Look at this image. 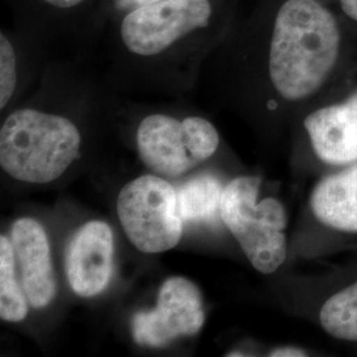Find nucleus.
Here are the masks:
<instances>
[{
	"label": "nucleus",
	"instance_id": "nucleus-1",
	"mask_svg": "<svg viewBox=\"0 0 357 357\" xmlns=\"http://www.w3.org/2000/svg\"><path fill=\"white\" fill-rule=\"evenodd\" d=\"M340 51V29L318 0H287L277 13L268 54L275 90L287 101L314 94L330 76Z\"/></svg>",
	"mask_w": 357,
	"mask_h": 357
},
{
	"label": "nucleus",
	"instance_id": "nucleus-2",
	"mask_svg": "<svg viewBox=\"0 0 357 357\" xmlns=\"http://www.w3.org/2000/svg\"><path fill=\"white\" fill-rule=\"evenodd\" d=\"M79 146V131L68 118L17 110L0 130V166L19 181L51 183L73 163Z\"/></svg>",
	"mask_w": 357,
	"mask_h": 357
},
{
	"label": "nucleus",
	"instance_id": "nucleus-3",
	"mask_svg": "<svg viewBox=\"0 0 357 357\" xmlns=\"http://www.w3.org/2000/svg\"><path fill=\"white\" fill-rule=\"evenodd\" d=\"M261 178L240 176L224 188L220 218L255 270L273 274L287 257V213L280 200L258 202Z\"/></svg>",
	"mask_w": 357,
	"mask_h": 357
},
{
	"label": "nucleus",
	"instance_id": "nucleus-4",
	"mask_svg": "<svg viewBox=\"0 0 357 357\" xmlns=\"http://www.w3.org/2000/svg\"><path fill=\"white\" fill-rule=\"evenodd\" d=\"M116 212L130 243L149 255L174 249L183 234L178 192L163 178L143 175L119 192Z\"/></svg>",
	"mask_w": 357,
	"mask_h": 357
},
{
	"label": "nucleus",
	"instance_id": "nucleus-5",
	"mask_svg": "<svg viewBox=\"0 0 357 357\" xmlns=\"http://www.w3.org/2000/svg\"><path fill=\"white\" fill-rule=\"evenodd\" d=\"M144 166L162 176H180L216 153L220 137L200 116L183 121L163 114L146 116L137 132Z\"/></svg>",
	"mask_w": 357,
	"mask_h": 357
},
{
	"label": "nucleus",
	"instance_id": "nucleus-6",
	"mask_svg": "<svg viewBox=\"0 0 357 357\" xmlns=\"http://www.w3.org/2000/svg\"><path fill=\"white\" fill-rule=\"evenodd\" d=\"M211 15L209 0H158L123 17L121 38L128 51L155 56L192 31L205 28Z\"/></svg>",
	"mask_w": 357,
	"mask_h": 357
},
{
	"label": "nucleus",
	"instance_id": "nucleus-7",
	"mask_svg": "<svg viewBox=\"0 0 357 357\" xmlns=\"http://www.w3.org/2000/svg\"><path fill=\"white\" fill-rule=\"evenodd\" d=\"M204 320L199 289L183 277H171L159 290L156 307L132 317V337L137 344L160 348L180 336L196 335Z\"/></svg>",
	"mask_w": 357,
	"mask_h": 357
},
{
	"label": "nucleus",
	"instance_id": "nucleus-8",
	"mask_svg": "<svg viewBox=\"0 0 357 357\" xmlns=\"http://www.w3.org/2000/svg\"><path fill=\"white\" fill-rule=\"evenodd\" d=\"M114 234L103 221H90L77 230L65 255V273L70 289L91 298L107 287L113 273Z\"/></svg>",
	"mask_w": 357,
	"mask_h": 357
},
{
	"label": "nucleus",
	"instance_id": "nucleus-9",
	"mask_svg": "<svg viewBox=\"0 0 357 357\" xmlns=\"http://www.w3.org/2000/svg\"><path fill=\"white\" fill-rule=\"evenodd\" d=\"M11 243L29 305L38 310L51 305L57 282L47 231L36 220L23 217L13 222Z\"/></svg>",
	"mask_w": 357,
	"mask_h": 357
},
{
	"label": "nucleus",
	"instance_id": "nucleus-10",
	"mask_svg": "<svg viewBox=\"0 0 357 357\" xmlns=\"http://www.w3.org/2000/svg\"><path fill=\"white\" fill-rule=\"evenodd\" d=\"M314 153L327 165L357 162V93L347 101L315 110L305 119Z\"/></svg>",
	"mask_w": 357,
	"mask_h": 357
},
{
	"label": "nucleus",
	"instance_id": "nucleus-11",
	"mask_svg": "<svg viewBox=\"0 0 357 357\" xmlns=\"http://www.w3.org/2000/svg\"><path fill=\"white\" fill-rule=\"evenodd\" d=\"M310 206L323 225L357 233V165L320 180L311 193Z\"/></svg>",
	"mask_w": 357,
	"mask_h": 357
},
{
	"label": "nucleus",
	"instance_id": "nucleus-12",
	"mask_svg": "<svg viewBox=\"0 0 357 357\" xmlns=\"http://www.w3.org/2000/svg\"><path fill=\"white\" fill-rule=\"evenodd\" d=\"M178 211L185 222H205L220 216L222 184L213 175L195 176L178 190Z\"/></svg>",
	"mask_w": 357,
	"mask_h": 357
},
{
	"label": "nucleus",
	"instance_id": "nucleus-13",
	"mask_svg": "<svg viewBox=\"0 0 357 357\" xmlns=\"http://www.w3.org/2000/svg\"><path fill=\"white\" fill-rule=\"evenodd\" d=\"M16 259L13 243L0 237V318L17 323L28 315V298L16 278Z\"/></svg>",
	"mask_w": 357,
	"mask_h": 357
},
{
	"label": "nucleus",
	"instance_id": "nucleus-14",
	"mask_svg": "<svg viewBox=\"0 0 357 357\" xmlns=\"http://www.w3.org/2000/svg\"><path fill=\"white\" fill-rule=\"evenodd\" d=\"M319 320L323 330L332 337L357 342V282L324 302Z\"/></svg>",
	"mask_w": 357,
	"mask_h": 357
},
{
	"label": "nucleus",
	"instance_id": "nucleus-15",
	"mask_svg": "<svg viewBox=\"0 0 357 357\" xmlns=\"http://www.w3.org/2000/svg\"><path fill=\"white\" fill-rule=\"evenodd\" d=\"M16 86V56L13 44L6 38L4 33L0 35V107L4 109L6 105L13 98Z\"/></svg>",
	"mask_w": 357,
	"mask_h": 357
},
{
	"label": "nucleus",
	"instance_id": "nucleus-16",
	"mask_svg": "<svg viewBox=\"0 0 357 357\" xmlns=\"http://www.w3.org/2000/svg\"><path fill=\"white\" fill-rule=\"evenodd\" d=\"M268 356L271 357H305L307 356L306 351L295 347H281L273 349Z\"/></svg>",
	"mask_w": 357,
	"mask_h": 357
},
{
	"label": "nucleus",
	"instance_id": "nucleus-17",
	"mask_svg": "<svg viewBox=\"0 0 357 357\" xmlns=\"http://www.w3.org/2000/svg\"><path fill=\"white\" fill-rule=\"evenodd\" d=\"M158 0H114L115 7L122 11H132L135 8H139L142 6H147L155 3Z\"/></svg>",
	"mask_w": 357,
	"mask_h": 357
},
{
	"label": "nucleus",
	"instance_id": "nucleus-18",
	"mask_svg": "<svg viewBox=\"0 0 357 357\" xmlns=\"http://www.w3.org/2000/svg\"><path fill=\"white\" fill-rule=\"evenodd\" d=\"M345 15L357 22V0H340Z\"/></svg>",
	"mask_w": 357,
	"mask_h": 357
},
{
	"label": "nucleus",
	"instance_id": "nucleus-19",
	"mask_svg": "<svg viewBox=\"0 0 357 357\" xmlns=\"http://www.w3.org/2000/svg\"><path fill=\"white\" fill-rule=\"evenodd\" d=\"M44 1L51 4L53 7H57V8H72V7H76L78 4H81L85 0H44Z\"/></svg>",
	"mask_w": 357,
	"mask_h": 357
}]
</instances>
